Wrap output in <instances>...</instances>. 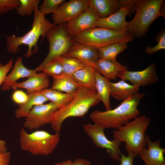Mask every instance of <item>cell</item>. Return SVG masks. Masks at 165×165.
<instances>
[{"label":"cell","mask_w":165,"mask_h":165,"mask_svg":"<svg viewBox=\"0 0 165 165\" xmlns=\"http://www.w3.org/2000/svg\"><path fill=\"white\" fill-rule=\"evenodd\" d=\"M145 95L138 93L123 100L114 109L105 111L95 110L92 112L90 117L94 123L105 129L117 128L140 115L141 113L138 107Z\"/></svg>","instance_id":"cell-1"},{"label":"cell","mask_w":165,"mask_h":165,"mask_svg":"<svg viewBox=\"0 0 165 165\" xmlns=\"http://www.w3.org/2000/svg\"><path fill=\"white\" fill-rule=\"evenodd\" d=\"M100 101L96 90L80 87L69 103L52 114L50 123L52 129L55 133H59L65 120L69 117H83L90 108Z\"/></svg>","instance_id":"cell-2"},{"label":"cell","mask_w":165,"mask_h":165,"mask_svg":"<svg viewBox=\"0 0 165 165\" xmlns=\"http://www.w3.org/2000/svg\"><path fill=\"white\" fill-rule=\"evenodd\" d=\"M32 28L25 35L21 37H17L14 35L6 36V47L8 53H17L19 51V47L24 44L28 47L25 57H29L33 53V48L35 53L38 52L37 43L39 38L42 37V40L48 32L57 26L46 19L45 15L40 12L38 8L35 10Z\"/></svg>","instance_id":"cell-3"},{"label":"cell","mask_w":165,"mask_h":165,"mask_svg":"<svg viewBox=\"0 0 165 165\" xmlns=\"http://www.w3.org/2000/svg\"><path fill=\"white\" fill-rule=\"evenodd\" d=\"M150 122L149 117L143 114L124 125L116 129L113 132L114 139L125 143L128 153L138 156L141 150L147 147L145 132Z\"/></svg>","instance_id":"cell-4"},{"label":"cell","mask_w":165,"mask_h":165,"mask_svg":"<svg viewBox=\"0 0 165 165\" xmlns=\"http://www.w3.org/2000/svg\"><path fill=\"white\" fill-rule=\"evenodd\" d=\"M163 0H139L136 6L135 14L127 22L128 31L134 37L144 36L152 23L158 17L165 15L161 10Z\"/></svg>","instance_id":"cell-5"},{"label":"cell","mask_w":165,"mask_h":165,"mask_svg":"<svg viewBox=\"0 0 165 165\" xmlns=\"http://www.w3.org/2000/svg\"><path fill=\"white\" fill-rule=\"evenodd\" d=\"M19 142L21 149L35 155H49L54 151L59 142V133L52 134L43 130L28 133L24 127L19 132Z\"/></svg>","instance_id":"cell-6"},{"label":"cell","mask_w":165,"mask_h":165,"mask_svg":"<svg viewBox=\"0 0 165 165\" xmlns=\"http://www.w3.org/2000/svg\"><path fill=\"white\" fill-rule=\"evenodd\" d=\"M134 38L128 31L94 27L80 33L73 38L75 42L98 48L115 43H127L132 41Z\"/></svg>","instance_id":"cell-7"},{"label":"cell","mask_w":165,"mask_h":165,"mask_svg":"<svg viewBox=\"0 0 165 165\" xmlns=\"http://www.w3.org/2000/svg\"><path fill=\"white\" fill-rule=\"evenodd\" d=\"M45 37L49 42V51L42 63L35 69L37 72L50 61L65 55L74 42L68 31L66 23L57 25L51 29Z\"/></svg>","instance_id":"cell-8"},{"label":"cell","mask_w":165,"mask_h":165,"mask_svg":"<svg viewBox=\"0 0 165 165\" xmlns=\"http://www.w3.org/2000/svg\"><path fill=\"white\" fill-rule=\"evenodd\" d=\"M83 128L97 148L105 149L112 159L117 162H120L121 142L116 139L109 140L104 133L105 129L98 124L87 123L83 125Z\"/></svg>","instance_id":"cell-9"},{"label":"cell","mask_w":165,"mask_h":165,"mask_svg":"<svg viewBox=\"0 0 165 165\" xmlns=\"http://www.w3.org/2000/svg\"><path fill=\"white\" fill-rule=\"evenodd\" d=\"M57 110L56 106L51 102L35 106L25 117L24 126L31 130L50 124L51 116Z\"/></svg>","instance_id":"cell-10"},{"label":"cell","mask_w":165,"mask_h":165,"mask_svg":"<svg viewBox=\"0 0 165 165\" xmlns=\"http://www.w3.org/2000/svg\"><path fill=\"white\" fill-rule=\"evenodd\" d=\"M66 1L61 4L52 14L53 23L57 25L67 23L86 10L89 6L88 0Z\"/></svg>","instance_id":"cell-11"},{"label":"cell","mask_w":165,"mask_h":165,"mask_svg":"<svg viewBox=\"0 0 165 165\" xmlns=\"http://www.w3.org/2000/svg\"><path fill=\"white\" fill-rule=\"evenodd\" d=\"M117 77L124 81H128L132 85L139 87L152 85L159 80L155 63L141 71H122L118 73Z\"/></svg>","instance_id":"cell-12"},{"label":"cell","mask_w":165,"mask_h":165,"mask_svg":"<svg viewBox=\"0 0 165 165\" xmlns=\"http://www.w3.org/2000/svg\"><path fill=\"white\" fill-rule=\"evenodd\" d=\"M99 18L95 9L89 5L86 10L66 23L68 31L73 37L82 32L94 28Z\"/></svg>","instance_id":"cell-13"},{"label":"cell","mask_w":165,"mask_h":165,"mask_svg":"<svg viewBox=\"0 0 165 165\" xmlns=\"http://www.w3.org/2000/svg\"><path fill=\"white\" fill-rule=\"evenodd\" d=\"M76 59L86 66H93L99 58L97 48L74 41L64 56Z\"/></svg>","instance_id":"cell-14"},{"label":"cell","mask_w":165,"mask_h":165,"mask_svg":"<svg viewBox=\"0 0 165 165\" xmlns=\"http://www.w3.org/2000/svg\"><path fill=\"white\" fill-rule=\"evenodd\" d=\"M147 148H144L138 156L144 162L145 165H165L164 154L165 149L161 147L160 139L151 141L146 134Z\"/></svg>","instance_id":"cell-15"},{"label":"cell","mask_w":165,"mask_h":165,"mask_svg":"<svg viewBox=\"0 0 165 165\" xmlns=\"http://www.w3.org/2000/svg\"><path fill=\"white\" fill-rule=\"evenodd\" d=\"M130 13L128 8L121 7L114 14L106 17L99 18L94 28H107L117 31H128L126 17Z\"/></svg>","instance_id":"cell-16"},{"label":"cell","mask_w":165,"mask_h":165,"mask_svg":"<svg viewBox=\"0 0 165 165\" xmlns=\"http://www.w3.org/2000/svg\"><path fill=\"white\" fill-rule=\"evenodd\" d=\"M38 74L35 69H29L26 67L22 63V58L18 57L11 72L7 75L2 85V90H9L17 81L21 78L28 77Z\"/></svg>","instance_id":"cell-17"},{"label":"cell","mask_w":165,"mask_h":165,"mask_svg":"<svg viewBox=\"0 0 165 165\" xmlns=\"http://www.w3.org/2000/svg\"><path fill=\"white\" fill-rule=\"evenodd\" d=\"M48 76L43 73L29 77L25 81L14 83L12 88L13 90L24 88L26 90L28 94L39 92L50 86V79Z\"/></svg>","instance_id":"cell-18"},{"label":"cell","mask_w":165,"mask_h":165,"mask_svg":"<svg viewBox=\"0 0 165 165\" xmlns=\"http://www.w3.org/2000/svg\"><path fill=\"white\" fill-rule=\"evenodd\" d=\"M94 67L96 71L109 80H116L119 72L128 70L126 66L117 61L101 59H99L94 63Z\"/></svg>","instance_id":"cell-19"},{"label":"cell","mask_w":165,"mask_h":165,"mask_svg":"<svg viewBox=\"0 0 165 165\" xmlns=\"http://www.w3.org/2000/svg\"><path fill=\"white\" fill-rule=\"evenodd\" d=\"M109 84L110 95L119 101H123L138 93L140 88L122 79L115 83L110 81Z\"/></svg>","instance_id":"cell-20"},{"label":"cell","mask_w":165,"mask_h":165,"mask_svg":"<svg viewBox=\"0 0 165 165\" xmlns=\"http://www.w3.org/2000/svg\"><path fill=\"white\" fill-rule=\"evenodd\" d=\"M89 5L96 10L99 18L108 17L117 12L120 8L117 0H88Z\"/></svg>","instance_id":"cell-21"},{"label":"cell","mask_w":165,"mask_h":165,"mask_svg":"<svg viewBox=\"0 0 165 165\" xmlns=\"http://www.w3.org/2000/svg\"><path fill=\"white\" fill-rule=\"evenodd\" d=\"M52 77L53 82L51 89L53 90L72 93L82 87L72 77L63 73Z\"/></svg>","instance_id":"cell-22"},{"label":"cell","mask_w":165,"mask_h":165,"mask_svg":"<svg viewBox=\"0 0 165 165\" xmlns=\"http://www.w3.org/2000/svg\"><path fill=\"white\" fill-rule=\"evenodd\" d=\"M49 101L48 99L39 92L28 94L27 101L24 103L19 105V107L15 112L17 118L25 117L34 106L41 105Z\"/></svg>","instance_id":"cell-23"},{"label":"cell","mask_w":165,"mask_h":165,"mask_svg":"<svg viewBox=\"0 0 165 165\" xmlns=\"http://www.w3.org/2000/svg\"><path fill=\"white\" fill-rule=\"evenodd\" d=\"M96 91L98 99L103 103L106 110L111 109L110 101V80L95 70Z\"/></svg>","instance_id":"cell-24"},{"label":"cell","mask_w":165,"mask_h":165,"mask_svg":"<svg viewBox=\"0 0 165 165\" xmlns=\"http://www.w3.org/2000/svg\"><path fill=\"white\" fill-rule=\"evenodd\" d=\"M95 70L93 66H86L75 72L72 75L82 87L96 90Z\"/></svg>","instance_id":"cell-25"},{"label":"cell","mask_w":165,"mask_h":165,"mask_svg":"<svg viewBox=\"0 0 165 165\" xmlns=\"http://www.w3.org/2000/svg\"><path fill=\"white\" fill-rule=\"evenodd\" d=\"M38 92L53 103L57 109L63 108L69 103L73 99L75 92L63 93L56 90L48 88L45 89Z\"/></svg>","instance_id":"cell-26"},{"label":"cell","mask_w":165,"mask_h":165,"mask_svg":"<svg viewBox=\"0 0 165 165\" xmlns=\"http://www.w3.org/2000/svg\"><path fill=\"white\" fill-rule=\"evenodd\" d=\"M127 47V43L119 42L98 48L99 58L116 61L117 55Z\"/></svg>","instance_id":"cell-27"},{"label":"cell","mask_w":165,"mask_h":165,"mask_svg":"<svg viewBox=\"0 0 165 165\" xmlns=\"http://www.w3.org/2000/svg\"><path fill=\"white\" fill-rule=\"evenodd\" d=\"M61 65L63 73L72 76L76 71L86 66L75 58L61 56L54 58Z\"/></svg>","instance_id":"cell-28"},{"label":"cell","mask_w":165,"mask_h":165,"mask_svg":"<svg viewBox=\"0 0 165 165\" xmlns=\"http://www.w3.org/2000/svg\"><path fill=\"white\" fill-rule=\"evenodd\" d=\"M20 4L15 9L21 16H31L36 8H38L40 0H19Z\"/></svg>","instance_id":"cell-29"},{"label":"cell","mask_w":165,"mask_h":165,"mask_svg":"<svg viewBox=\"0 0 165 165\" xmlns=\"http://www.w3.org/2000/svg\"><path fill=\"white\" fill-rule=\"evenodd\" d=\"M39 72L47 76H53L60 75L63 73V69L61 64L54 59L46 64Z\"/></svg>","instance_id":"cell-30"},{"label":"cell","mask_w":165,"mask_h":165,"mask_svg":"<svg viewBox=\"0 0 165 165\" xmlns=\"http://www.w3.org/2000/svg\"><path fill=\"white\" fill-rule=\"evenodd\" d=\"M65 0H44L42 4L38 7L40 13L45 15L50 13L53 14L56 11L58 7Z\"/></svg>","instance_id":"cell-31"},{"label":"cell","mask_w":165,"mask_h":165,"mask_svg":"<svg viewBox=\"0 0 165 165\" xmlns=\"http://www.w3.org/2000/svg\"><path fill=\"white\" fill-rule=\"evenodd\" d=\"M158 43L153 47H148L145 50V52L147 54H151L161 50L165 49V31L162 30L158 35Z\"/></svg>","instance_id":"cell-32"},{"label":"cell","mask_w":165,"mask_h":165,"mask_svg":"<svg viewBox=\"0 0 165 165\" xmlns=\"http://www.w3.org/2000/svg\"><path fill=\"white\" fill-rule=\"evenodd\" d=\"M19 4V0H0V15L15 9Z\"/></svg>","instance_id":"cell-33"},{"label":"cell","mask_w":165,"mask_h":165,"mask_svg":"<svg viewBox=\"0 0 165 165\" xmlns=\"http://www.w3.org/2000/svg\"><path fill=\"white\" fill-rule=\"evenodd\" d=\"M13 66V62L12 60H10L4 65L0 63V86L3 83L7 74Z\"/></svg>","instance_id":"cell-34"},{"label":"cell","mask_w":165,"mask_h":165,"mask_svg":"<svg viewBox=\"0 0 165 165\" xmlns=\"http://www.w3.org/2000/svg\"><path fill=\"white\" fill-rule=\"evenodd\" d=\"M12 98L15 103L20 105L24 103L28 98V95L21 90H16L13 94Z\"/></svg>","instance_id":"cell-35"},{"label":"cell","mask_w":165,"mask_h":165,"mask_svg":"<svg viewBox=\"0 0 165 165\" xmlns=\"http://www.w3.org/2000/svg\"><path fill=\"white\" fill-rule=\"evenodd\" d=\"M120 7L128 8L130 13L135 11L139 0H118Z\"/></svg>","instance_id":"cell-36"},{"label":"cell","mask_w":165,"mask_h":165,"mask_svg":"<svg viewBox=\"0 0 165 165\" xmlns=\"http://www.w3.org/2000/svg\"><path fill=\"white\" fill-rule=\"evenodd\" d=\"M120 163L119 165H133V161L135 157L133 154L128 153L126 156L121 152L120 153Z\"/></svg>","instance_id":"cell-37"},{"label":"cell","mask_w":165,"mask_h":165,"mask_svg":"<svg viewBox=\"0 0 165 165\" xmlns=\"http://www.w3.org/2000/svg\"><path fill=\"white\" fill-rule=\"evenodd\" d=\"M11 153L6 151L0 154V165H9L11 159Z\"/></svg>","instance_id":"cell-38"},{"label":"cell","mask_w":165,"mask_h":165,"mask_svg":"<svg viewBox=\"0 0 165 165\" xmlns=\"http://www.w3.org/2000/svg\"><path fill=\"white\" fill-rule=\"evenodd\" d=\"M71 165H91L90 163L86 159H76L72 162Z\"/></svg>","instance_id":"cell-39"},{"label":"cell","mask_w":165,"mask_h":165,"mask_svg":"<svg viewBox=\"0 0 165 165\" xmlns=\"http://www.w3.org/2000/svg\"><path fill=\"white\" fill-rule=\"evenodd\" d=\"M6 141L2 139H0V154L7 151Z\"/></svg>","instance_id":"cell-40"},{"label":"cell","mask_w":165,"mask_h":165,"mask_svg":"<svg viewBox=\"0 0 165 165\" xmlns=\"http://www.w3.org/2000/svg\"><path fill=\"white\" fill-rule=\"evenodd\" d=\"M72 161L70 160L56 163L53 165H71Z\"/></svg>","instance_id":"cell-41"}]
</instances>
